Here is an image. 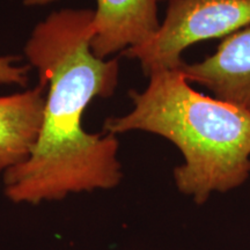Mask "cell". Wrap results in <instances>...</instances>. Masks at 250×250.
<instances>
[{"mask_svg":"<svg viewBox=\"0 0 250 250\" xmlns=\"http://www.w3.org/2000/svg\"><path fill=\"white\" fill-rule=\"evenodd\" d=\"M93 17L90 9L54 12L36 24L24 46L45 87V104L30 155L2 176L5 196L15 204L39 205L112 189L123 177L116 136L88 133L83 126L89 103L110 98L120 74L116 59L92 52Z\"/></svg>","mask_w":250,"mask_h":250,"instance_id":"1","label":"cell"},{"mask_svg":"<svg viewBox=\"0 0 250 250\" xmlns=\"http://www.w3.org/2000/svg\"><path fill=\"white\" fill-rule=\"evenodd\" d=\"M133 109L109 117L103 129L116 134L145 131L168 139L183 164L174 169L179 191L204 204L250 176V111L197 92L179 68L156 72L143 92L131 90Z\"/></svg>","mask_w":250,"mask_h":250,"instance_id":"2","label":"cell"},{"mask_svg":"<svg viewBox=\"0 0 250 250\" xmlns=\"http://www.w3.org/2000/svg\"><path fill=\"white\" fill-rule=\"evenodd\" d=\"M247 27H250V0H168L158 30L123 55L137 59L149 77L179 68L183 62L181 55L190 45L225 39Z\"/></svg>","mask_w":250,"mask_h":250,"instance_id":"3","label":"cell"},{"mask_svg":"<svg viewBox=\"0 0 250 250\" xmlns=\"http://www.w3.org/2000/svg\"><path fill=\"white\" fill-rule=\"evenodd\" d=\"M56 0H24L26 6H43ZM159 0H96L90 49L105 59L148 40L158 30Z\"/></svg>","mask_w":250,"mask_h":250,"instance_id":"4","label":"cell"},{"mask_svg":"<svg viewBox=\"0 0 250 250\" xmlns=\"http://www.w3.org/2000/svg\"><path fill=\"white\" fill-rule=\"evenodd\" d=\"M179 70L190 83L250 111V27L225 37L214 55L192 64L183 62Z\"/></svg>","mask_w":250,"mask_h":250,"instance_id":"5","label":"cell"},{"mask_svg":"<svg viewBox=\"0 0 250 250\" xmlns=\"http://www.w3.org/2000/svg\"><path fill=\"white\" fill-rule=\"evenodd\" d=\"M45 104V87L0 96V179L22 164L39 139Z\"/></svg>","mask_w":250,"mask_h":250,"instance_id":"6","label":"cell"},{"mask_svg":"<svg viewBox=\"0 0 250 250\" xmlns=\"http://www.w3.org/2000/svg\"><path fill=\"white\" fill-rule=\"evenodd\" d=\"M17 58L11 56H0V83L24 87L28 83L30 67L15 64Z\"/></svg>","mask_w":250,"mask_h":250,"instance_id":"7","label":"cell"}]
</instances>
